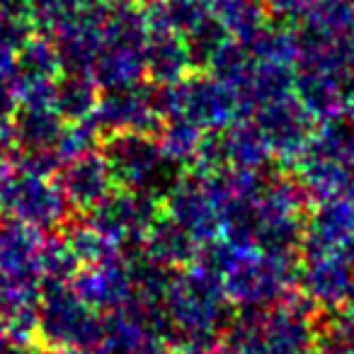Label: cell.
I'll return each instance as SVG.
<instances>
[{
  "label": "cell",
  "instance_id": "obj_1",
  "mask_svg": "<svg viewBox=\"0 0 354 354\" xmlns=\"http://www.w3.org/2000/svg\"><path fill=\"white\" fill-rule=\"evenodd\" d=\"M231 299L218 272L209 265L185 267L165 296L167 339L185 354H202L221 344L231 323Z\"/></svg>",
  "mask_w": 354,
  "mask_h": 354
},
{
  "label": "cell",
  "instance_id": "obj_2",
  "mask_svg": "<svg viewBox=\"0 0 354 354\" xmlns=\"http://www.w3.org/2000/svg\"><path fill=\"white\" fill-rule=\"evenodd\" d=\"M218 272L233 306L243 310H265L294 294L299 265L294 255H277L257 248H243L231 241L212 245L207 262Z\"/></svg>",
  "mask_w": 354,
  "mask_h": 354
},
{
  "label": "cell",
  "instance_id": "obj_3",
  "mask_svg": "<svg viewBox=\"0 0 354 354\" xmlns=\"http://www.w3.org/2000/svg\"><path fill=\"white\" fill-rule=\"evenodd\" d=\"M37 337H39V349L44 352H64V349L93 352L104 337V315L85 304L71 284H44Z\"/></svg>",
  "mask_w": 354,
  "mask_h": 354
},
{
  "label": "cell",
  "instance_id": "obj_4",
  "mask_svg": "<svg viewBox=\"0 0 354 354\" xmlns=\"http://www.w3.org/2000/svg\"><path fill=\"white\" fill-rule=\"evenodd\" d=\"M93 80L109 90L141 83L148 73V25L141 12L122 10L107 15L102 44L90 68Z\"/></svg>",
  "mask_w": 354,
  "mask_h": 354
},
{
  "label": "cell",
  "instance_id": "obj_5",
  "mask_svg": "<svg viewBox=\"0 0 354 354\" xmlns=\"http://www.w3.org/2000/svg\"><path fill=\"white\" fill-rule=\"evenodd\" d=\"M162 117L180 119L197 129H226L238 107V100L218 78H183L167 85L160 95Z\"/></svg>",
  "mask_w": 354,
  "mask_h": 354
},
{
  "label": "cell",
  "instance_id": "obj_6",
  "mask_svg": "<svg viewBox=\"0 0 354 354\" xmlns=\"http://www.w3.org/2000/svg\"><path fill=\"white\" fill-rule=\"evenodd\" d=\"M0 207L15 221L27 223L37 231L61 226L68 212V202L61 187H54L46 175L27 167L10 172L0 183Z\"/></svg>",
  "mask_w": 354,
  "mask_h": 354
},
{
  "label": "cell",
  "instance_id": "obj_7",
  "mask_svg": "<svg viewBox=\"0 0 354 354\" xmlns=\"http://www.w3.org/2000/svg\"><path fill=\"white\" fill-rule=\"evenodd\" d=\"M315 306L291 294L272 308L260 310V337L265 354H308L320 347L323 330Z\"/></svg>",
  "mask_w": 354,
  "mask_h": 354
},
{
  "label": "cell",
  "instance_id": "obj_8",
  "mask_svg": "<svg viewBox=\"0 0 354 354\" xmlns=\"http://www.w3.org/2000/svg\"><path fill=\"white\" fill-rule=\"evenodd\" d=\"M158 218L160 214L151 197L141 192H112L93 209L90 226L97 228L117 248L143 245Z\"/></svg>",
  "mask_w": 354,
  "mask_h": 354
},
{
  "label": "cell",
  "instance_id": "obj_9",
  "mask_svg": "<svg viewBox=\"0 0 354 354\" xmlns=\"http://www.w3.org/2000/svg\"><path fill=\"white\" fill-rule=\"evenodd\" d=\"M93 122L112 133H143L151 136L162 127L160 95L151 93L143 83L109 90L95 107Z\"/></svg>",
  "mask_w": 354,
  "mask_h": 354
},
{
  "label": "cell",
  "instance_id": "obj_10",
  "mask_svg": "<svg viewBox=\"0 0 354 354\" xmlns=\"http://www.w3.org/2000/svg\"><path fill=\"white\" fill-rule=\"evenodd\" d=\"M304 257V267L299 265L301 296L320 310L347 308L354 299V255L320 252Z\"/></svg>",
  "mask_w": 354,
  "mask_h": 354
},
{
  "label": "cell",
  "instance_id": "obj_11",
  "mask_svg": "<svg viewBox=\"0 0 354 354\" xmlns=\"http://www.w3.org/2000/svg\"><path fill=\"white\" fill-rule=\"evenodd\" d=\"M104 158L114 183L129 189H143L158 180L165 165L160 143L143 133H112L104 146Z\"/></svg>",
  "mask_w": 354,
  "mask_h": 354
},
{
  "label": "cell",
  "instance_id": "obj_12",
  "mask_svg": "<svg viewBox=\"0 0 354 354\" xmlns=\"http://www.w3.org/2000/svg\"><path fill=\"white\" fill-rule=\"evenodd\" d=\"M73 286L78 296L97 313L112 315L124 310L133 301V274L131 262L117 257L83 265L73 277Z\"/></svg>",
  "mask_w": 354,
  "mask_h": 354
},
{
  "label": "cell",
  "instance_id": "obj_13",
  "mask_svg": "<svg viewBox=\"0 0 354 354\" xmlns=\"http://www.w3.org/2000/svg\"><path fill=\"white\" fill-rule=\"evenodd\" d=\"M257 129L270 151L279 153V158L301 160L310 143V119L306 104L296 102L291 95H281V97L260 104Z\"/></svg>",
  "mask_w": 354,
  "mask_h": 354
},
{
  "label": "cell",
  "instance_id": "obj_14",
  "mask_svg": "<svg viewBox=\"0 0 354 354\" xmlns=\"http://www.w3.org/2000/svg\"><path fill=\"white\" fill-rule=\"evenodd\" d=\"M112 185L114 177L107 165V158L102 153L85 151L68 160L59 187L68 204H73L75 209L93 212L97 204H102L112 194Z\"/></svg>",
  "mask_w": 354,
  "mask_h": 354
},
{
  "label": "cell",
  "instance_id": "obj_15",
  "mask_svg": "<svg viewBox=\"0 0 354 354\" xmlns=\"http://www.w3.org/2000/svg\"><path fill=\"white\" fill-rule=\"evenodd\" d=\"M41 245H44V238L37 228L15 218L10 223H3L0 226V274L44 284L39 265Z\"/></svg>",
  "mask_w": 354,
  "mask_h": 354
},
{
  "label": "cell",
  "instance_id": "obj_16",
  "mask_svg": "<svg viewBox=\"0 0 354 354\" xmlns=\"http://www.w3.org/2000/svg\"><path fill=\"white\" fill-rule=\"evenodd\" d=\"M192 54L187 39L172 27H148V73L158 83L172 85L185 78Z\"/></svg>",
  "mask_w": 354,
  "mask_h": 354
},
{
  "label": "cell",
  "instance_id": "obj_17",
  "mask_svg": "<svg viewBox=\"0 0 354 354\" xmlns=\"http://www.w3.org/2000/svg\"><path fill=\"white\" fill-rule=\"evenodd\" d=\"M199 243L189 236L185 228H180L170 216L158 218L156 226L151 228V233L143 241V248L151 260H156L162 267H187L197 255Z\"/></svg>",
  "mask_w": 354,
  "mask_h": 354
},
{
  "label": "cell",
  "instance_id": "obj_18",
  "mask_svg": "<svg viewBox=\"0 0 354 354\" xmlns=\"http://www.w3.org/2000/svg\"><path fill=\"white\" fill-rule=\"evenodd\" d=\"M54 104L66 122H88L93 119L97 100H95V80L85 73H71L66 80L56 83Z\"/></svg>",
  "mask_w": 354,
  "mask_h": 354
},
{
  "label": "cell",
  "instance_id": "obj_19",
  "mask_svg": "<svg viewBox=\"0 0 354 354\" xmlns=\"http://www.w3.org/2000/svg\"><path fill=\"white\" fill-rule=\"evenodd\" d=\"M306 17L313 37L354 39V0H318Z\"/></svg>",
  "mask_w": 354,
  "mask_h": 354
},
{
  "label": "cell",
  "instance_id": "obj_20",
  "mask_svg": "<svg viewBox=\"0 0 354 354\" xmlns=\"http://www.w3.org/2000/svg\"><path fill=\"white\" fill-rule=\"evenodd\" d=\"M41 279L44 284H68L78 274L80 260L75 257L68 238H51L41 245Z\"/></svg>",
  "mask_w": 354,
  "mask_h": 354
},
{
  "label": "cell",
  "instance_id": "obj_21",
  "mask_svg": "<svg viewBox=\"0 0 354 354\" xmlns=\"http://www.w3.org/2000/svg\"><path fill=\"white\" fill-rule=\"evenodd\" d=\"M160 148L167 160H185V158H197L202 146V129L192 127L187 122L172 119L167 129H162Z\"/></svg>",
  "mask_w": 354,
  "mask_h": 354
},
{
  "label": "cell",
  "instance_id": "obj_22",
  "mask_svg": "<svg viewBox=\"0 0 354 354\" xmlns=\"http://www.w3.org/2000/svg\"><path fill=\"white\" fill-rule=\"evenodd\" d=\"M68 243L73 248L75 257L80 260V265H95V262H102V260H109V257H117V250L119 248L114 243H109L97 228L88 226H80V228H73L68 233Z\"/></svg>",
  "mask_w": 354,
  "mask_h": 354
},
{
  "label": "cell",
  "instance_id": "obj_23",
  "mask_svg": "<svg viewBox=\"0 0 354 354\" xmlns=\"http://www.w3.org/2000/svg\"><path fill=\"white\" fill-rule=\"evenodd\" d=\"M37 22H46L56 30L66 20L95 8L93 0H32Z\"/></svg>",
  "mask_w": 354,
  "mask_h": 354
},
{
  "label": "cell",
  "instance_id": "obj_24",
  "mask_svg": "<svg viewBox=\"0 0 354 354\" xmlns=\"http://www.w3.org/2000/svg\"><path fill=\"white\" fill-rule=\"evenodd\" d=\"M315 3L318 0H265V6L284 20H299V17L308 15L315 8Z\"/></svg>",
  "mask_w": 354,
  "mask_h": 354
},
{
  "label": "cell",
  "instance_id": "obj_25",
  "mask_svg": "<svg viewBox=\"0 0 354 354\" xmlns=\"http://www.w3.org/2000/svg\"><path fill=\"white\" fill-rule=\"evenodd\" d=\"M46 354H95V352H88V349H64V352H46Z\"/></svg>",
  "mask_w": 354,
  "mask_h": 354
},
{
  "label": "cell",
  "instance_id": "obj_26",
  "mask_svg": "<svg viewBox=\"0 0 354 354\" xmlns=\"http://www.w3.org/2000/svg\"><path fill=\"white\" fill-rule=\"evenodd\" d=\"M25 0H0V8H17Z\"/></svg>",
  "mask_w": 354,
  "mask_h": 354
},
{
  "label": "cell",
  "instance_id": "obj_27",
  "mask_svg": "<svg viewBox=\"0 0 354 354\" xmlns=\"http://www.w3.org/2000/svg\"><path fill=\"white\" fill-rule=\"evenodd\" d=\"M202 354H228V352L223 349V344H216V347L207 349V352H202Z\"/></svg>",
  "mask_w": 354,
  "mask_h": 354
},
{
  "label": "cell",
  "instance_id": "obj_28",
  "mask_svg": "<svg viewBox=\"0 0 354 354\" xmlns=\"http://www.w3.org/2000/svg\"><path fill=\"white\" fill-rule=\"evenodd\" d=\"M308 354H320V352H318V349H313V352H308Z\"/></svg>",
  "mask_w": 354,
  "mask_h": 354
},
{
  "label": "cell",
  "instance_id": "obj_29",
  "mask_svg": "<svg viewBox=\"0 0 354 354\" xmlns=\"http://www.w3.org/2000/svg\"><path fill=\"white\" fill-rule=\"evenodd\" d=\"M6 354H22V352H6Z\"/></svg>",
  "mask_w": 354,
  "mask_h": 354
},
{
  "label": "cell",
  "instance_id": "obj_30",
  "mask_svg": "<svg viewBox=\"0 0 354 354\" xmlns=\"http://www.w3.org/2000/svg\"><path fill=\"white\" fill-rule=\"evenodd\" d=\"M117 3H124V0H117Z\"/></svg>",
  "mask_w": 354,
  "mask_h": 354
}]
</instances>
